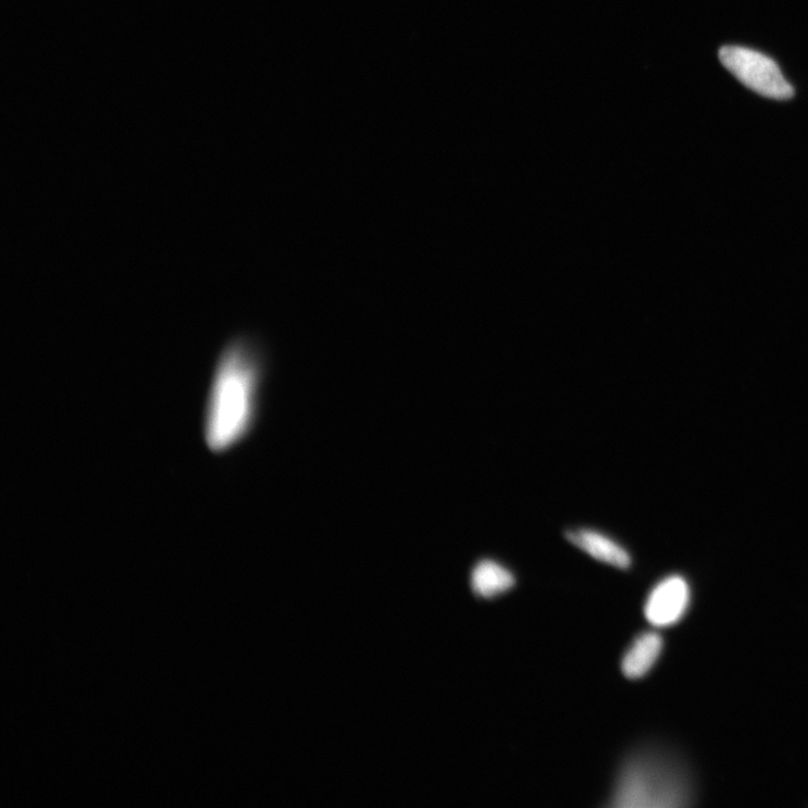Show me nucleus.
Instances as JSON below:
<instances>
[{
	"label": "nucleus",
	"instance_id": "f03ea898",
	"mask_svg": "<svg viewBox=\"0 0 808 808\" xmlns=\"http://www.w3.org/2000/svg\"><path fill=\"white\" fill-rule=\"evenodd\" d=\"M689 791L682 772L655 756H637L622 770L612 806L680 807L687 804Z\"/></svg>",
	"mask_w": 808,
	"mask_h": 808
},
{
	"label": "nucleus",
	"instance_id": "0eeeda50",
	"mask_svg": "<svg viewBox=\"0 0 808 808\" xmlns=\"http://www.w3.org/2000/svg\"><path fill=\"white\" fill-rule=\"evenodd\" d=\"M514 576L494 560H482L472 574V586L483 597H494L514 585Z\"/></svg>",
	"mask_w": 808,
	"mask_h": 808
},
{
	"label": "nucleus",
	"instance_id": "7ed1b4c3",
	"mask_svg": "<svg viewBox=\"0 0 808 808\" xmlns=\"http://www.w3.org/2000/svg\"><path fill=\"white\" fill-rule=\"evenodd\" d=\"M720 60L735 78L761 96L782 100L794 95L779 65L765 54L742 47H724Z\"/></svg>",
	"mask_w": 808,
	"mask_h": 808
},
{
	"label": "nucleus",
	"instance_id": "423d86ee",
	"mask_svg": "<svg viewBox=\"0 0 808 808\" xmlns=\"http://www.w3.org/2000/svg\"><path fill=\"white\" fill-rule=\"evenodd\" d=\"M662 650V639L655 632H647L636 639L622 661L623 674L631 680L645 676Z\"/></svg>",
	"mask_w": 808,
	"mask_h": 808
},
{
	"label": "nucleus",
	"instance_id": "20e7f679",
	"mask_svg": "<svg viewBox=\"0 0 808 808\" xmlns=\"http://www.w3.org/2000/svg\"><path fill=\"white\" fill-rule=\"evenodd\" d=\"M689 587L681 576L660 582L646 605V617L656 626H669L682 619L689 605Z\"/></svg>",
	"mask_w": 808,
	"mask_h": 808
},
{
	"label": "nucleus",
	"instance_id": "f257e3e1",
	"mask_svg": "<svg viewBox=\"0 0 808 808\" xmlns=\"http://www.w3.org/2000/svg\"><path fill=\"white\" fill-rule=\"evenodd\" d=\"M263 350L257 338L244 335L221 351L202 418V436L210 451L225 453L253 430L265 366Z\"/></svg>",
	"mask_w": 808,
	"mask_h": 808
},
{
	"label": "nucleus",
	"instance_id": "39448f33",
	"mask_svg": "<svg viewBox=\"0 0 808 808\" xmlns=\"http://www.w3.org/2000/svg\"><path fill=\"white\" fill-rule=\"evenodd\" d=\"M567 538L593 558L602 561V563L621 570L631 565V558L625 549L600 533L579 530L568 532Z\"/></svg>",
	"mask_w": 808,
	"mask_h": 808
}]
</instances>
